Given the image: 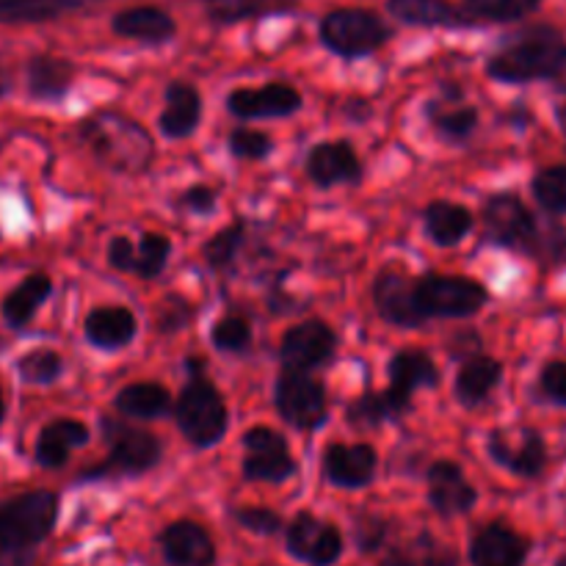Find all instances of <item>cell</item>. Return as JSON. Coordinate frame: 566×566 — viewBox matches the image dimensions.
<instances>
[{"mask_svg":"<svg viewBox=\"0 0 566 566\" xmlns=\"http://www.w3.org/2000/svg\"><path fill=\"white\" fill-rule=\"evenodd\" d=\"M55 514L59 497L48 490L0 503V566H36V547L53 531Z\"/></svg>","mask_w":566,"mask_h":566,"instance_id":"cell-1","label":"cell"},{"mask_svg":"<svg viewBox=\"0 0 566 566\" xmlns=\"http://www.w3.org/2000/svg\"><path fill=\"white\" fill-rule=\"evenodd\" d=\"M81 136L88 149L114 171L138 175L153 160V138L147 130L116 111H99L83 119Z\"/></svg>","mask_w":566,"mask_h":566,"instance_id":"cell-2","label":"cell"},{"mask_svg":"<svg viewBox=\"0 0 566 566\" xmlns=\"http://www.w3.org/2000/svg\"><path fill=\"white\" fill-rule=\"evenodd\" d=\"M564 55L562 36L551 28H536L490 59V75L503 83H528L553 77Z\"/></svg>","mask_w":566,"mask_h":566,"instance_id":"cell-3","label":"cell"},{"mask_svg":"<svg viewBox=\"0 0 566 566\" xmlns=\"http://www.w3.org/2000/svg\"><path fill=\"white\" fill-rule=\"evenodd\" d=\"M177 426L186 440L197 448H210L224 437L227 407L221 392L202 379H193L175 403Z\"/></svg>","mask_w":566,"mask_h":566,"instance_id":"cell-4","label":"cell"},{"mask_svg":"<svg viewBox=\"0 0 566 566\" xmlns=\"http://www.w3.org/2000/svg\"><path fill=\"white\" fill-rule=\"evenodd\" d=\"M390 39V28L365 9H335L321 20V42L337 55L359 59L379 50Z\"/></svg>","mask_w":566,"mask_h":566,"instance_id":"cell-5","label":"cell"},{"mask_svg":"<svg viewBox=\"0 0 566 566\" xmlns=\"http://www.w3.org/2000/svg\"><path fill=\"white\" fill-rule=\"evenodd\" d=\"M418 307L426 318H468L486 304L490 293L470 276L429 274L415 282Z\"/></svg>","mask_w":566,"mask_h":566,"instance_id":"cell-6","label":"cell"},{"mask_svg":"<svg viewBox=\"0 0 566 566\" xmlns=\"http://www.w3.org/2000/svg\"><path fill=\"white\" fill-rule=\"evenodd\" d=\"M276 409L296 429H318L329 412L324 385L310 374L285 370L276 379Z\"/></svg>","mask_w":566,"mask_h":566,"instance_id":"cell-7","label":"cell"},{"mask_svg":"<svg viewBox=\"0 0 566 566\" xmlns=\"http://www.w3.org/2000/svg\"><path fill=\"white\" fill-rule=\"evenodd\" d=\"M296 473L287 440L269 426H254L243 434V475L252 481H280Z\"/></svg>","mask_w":566,"mask_h":566,"instance_id":"cell-8","label":"cell"},{"mask_svg":"<svg viewBox=\"0 0 566 566\" xmlns=\"http://www.w3.org/2000/svg\"><path fill=\"white\" fill-rule=\"evenodd\" d=\"M285 547L298 562L332 566L343 556V536L332 523H321L313 514H296L285 528Z\"/></svg>","mask_w":566,"mask_h":566,"instance_id":"cell-9","label":"cell"},{"mask_svg":"<svg viewBox=\"0 0 566 566\" xmlns=\"http://www.w3.org/2000/svg\"><path fill=\"white\" fill-rule=\"evenodd\" d=\"M337 337L321 321H304V324L287 329V335L280 343V359L285 370H298V374H310L318 365L329 363L335 354Z\"/></svg>","mask_w":566,"mask_h":566,"instance_id":"cell-10","label":"cell"},{"mask_svg":"<svg viewBox=\"0 0 566 566\" xmlns=\"http://www.w3.org/2000/svg\"><path fill=\"white\" fill-rule=\"evenodd\" d=\"M484 227L486 238L501 247H525L534 241L536 221L523 199L514 193H495L484 205Z\"/></svg>","mask_w":566,"mask_h":566,"instance_id":"cell-11","label":"cell"},{"mask_svg":"<svg viewBox=\"0 0 566 566\" xmlns=\"http://www.w3.org/2000/svg\"><path fill=\"white\" fill-rule=\"evenodd\" d=\"M374 304L381 313V318L390 324L415 329L426 321V315L418 307V293H415V280H409L403 271L385 269L374 280Z\"/></svg>","mask_w":566,"mask_h":566,"instance_id":"cell-12","label":"cell"},{"mask_svg":"<svg viewBox=\"0 0 566 566\" xmlns=\"http://www.w3.org/2000/svg\"><path fill=\"white\" fill-rule=\"evenodd\" d=\"M230 114L241 119H271V116L296 114L302 108V94L287 83H265L260 88H235L227 97Z\"/></svg>","mask_w":566,"mask_h":566,"instance_id":"cell-13","label":"cell"},{"mask_svg":"<svg viewBox=\"0 0 566 566\" xmlns=\"http://www.w3.org/2000/svg\"><path fill=\"white\" fill-rule=\"evenodd\" d=\"M103 429L111 442V464L119 468L122 473L138 475L158 464L160 442L149 431L127 429L125 423H116V420L103 423Z\"/></svg>","mask_w":566,"mask_h":566,"instance_id":"cell-14","label":"cell"},{"mask_svg":"<svg viewBox=\"0 0 566 566\" xmlns=\"http://www.w3.org/2000/svg\"><path fill=\"white\" fill-rule=\"evenodd\" d=\"M479 495H475L473 484L464 479L462 468L448 459L434 462L429 470V503L437 514L442 517H457V514L470 512L475 506Z\"/></svg>","mask_w":566,"mask_h":566,"instance_id":"cell-15","label":"cell"},{"mask_svg":"<svg viewBox=\"0 0 566 566\" xmlns=\"http://www.w3.org/2000/svg\"><path fill=\"white\" fill-rule=\"evenodd\" d=\"M379 457L370 446H332L324 453V475L343 490H363L374 481Z\"/></svg>","mask_w":566,"mask_h":566,"instance_id":"cell-16","label":"cell"},{"mask_svg":"<svg viewBox=\"0 0 566 566\" xmlns=\"http://www.w3.org/2000/svg\"><path fill=\"white\" fill-rule=\"evenodd\" d=\"M490 453L497 464L509 468L512 473L523 475V479H536L545 470L547 462L545 440L534 429L520 431L517 442H512V437L506 431H492Z\"/></svg>","mask_w":566,"mask_h":566,"instance_id":"cell-17","label":"cell"},{"mask_svg":"<svg viewBox=\"0 0 566 566\" xmlns=\"http://www.w3.org/2000/svg\"><path fill=\"white\" fill-rule=\"evenodd\" d=\"M528 539L520 536L503 523H492L475 534L470 545V564L473 566H525L528 558Z\"/></svg>","mask_w":566,"mask_h":566,"instance_id":"cell-18","label":"cell"},{"mask_svg":"<svg viewBox=\"0 0 566 566\" xmlns=\"http://www.w3.org/2000/svg\"><path fill=\"white\" fill-rule=\"evenodd\" d=\"M160 551L171 566H210L216 547L208 531L191 520H177L160 534Z\"/></svg>","mask_w":566,"mask_h":566,"instance_id":"cell-19","label":"cell"},{"mask_svg":"<svg viewBox=\"0 0 566 566\" xmlns=\"http://www.w3.org/2000/svg\"><path fill=\"white\" fill-rule=\"evenodd\" d=\"M307 175L324 188L354 182L359 180V158L348 142L315 144L307 155Z\"/></svg>","mask_w":566,"mask_h":566,"instance_id":"cell-20","label":"cell"},{"mask_svg":"<svg viewBox=\"0 0 566 566\" xmlns=\"http://www.w3.org/2000/svg\"><path fill=\"white\" fill-rule=\"evenodd\" d=\"M440 381L437 374V365L429 354L418 352V348H407V352H398L390 359V387L392 392L401 401L412 403V392L420 387H434Z\"/></svg>","mask_w":566,"mask_h":566,"instance_id":"cell-21","label":"cell"},{"mask_svg":"<svg viewBox=\"0 0 566 566\" xmlns=\"http://www.w3.org/2000/svg\"><path fill=\"white\" fill-rule=\"evenodd\" d=\"M88 442V429L81 420H53L39 431L36 462L42 468L55 470L70 462V453Z\"/></svg>","mask_w":566,"mask_h":566,"instance_id":"cell-22","label":"cell"},{"mask_svg":"<svg viewBox=\"0 0 566 566\" xmlns=\"http://www.w3.org/2000/svg\"><path fill=\"white\" fill-rule=\"evenodd\" d=\"M202 119V97L191 83H171L166 88V108L160 114V130L169 138L191 136Z\"/></svg>","mask_w":566,"mask_h":566,"instance_id":"cell-23","label":"cell"},{"mask_svg":"<svg viewBox=\"0 0 566 566\" xmlns=\"http://www.w3.org/2000/svg\"><path fill=\"white\" fill-rule=\"evenodd\" d=\"M86 337L103 352L125 348L136 337V315L127 307H97L86 318Z\"/></svg>","mask_w":566,"mask_h":566,"instance_id":"cell-24","label":"cell"},{"mask_svg":"<svg viewBox=\"0 0 566 566\" xmlns=\"http://www.w3.org/2000/svg\"><path fill=\"white\" fill-rule=\"evenodd\" d=\"M114 31L125 39L160 44L175 36L177 25L158 6H136V9H125L114 17Z\"/></svg>","mask_w":566,"mask_h":566,"instance_id":"cell-25","label":"cell"},{"mask_svg":"<svg viewBox=\"0 0 566 566\" xmlns=\"http://www.w3.org/2000/svg\"><path fill=\"white\" fill-rule=\"evenodd\" d=\"M387 9L396 20L407 22V25L459 28L470 22V17H464L446 0H387Z\"/></svg>","mask_w":566,"mask_h":566,"instance_id":"cell-26","label":"cell"},{"mask_svg":"<svg viewBox=\"0 0 566 566\" xmlns=\"http://www.w3.org/2000/svg\"><path fill=\"white\" fill-rule=\"evenodd\" d=\"M503 368L497 359L492 357H473L459 368L457 376V398L464 407H479L490 398V392L495 390L497 381H501Z\"/></svg>","mask_w":566,"mask_h":566,"instance_id":"cell-27","label":"cell"},{"mask_svg":"<svg viewBox=\"0 0 566 566\" xmlns=\"http://www.w3.org/2000/svg\"><path fill=\"white\" fill-rule=\"evenodd\" d=\"M53 291V282L48 274H31L3 298V318L11 329H22L28 321L36 315V310L42 307L44 298Z\"/></svg>","mask_w":566,"mask_h":566,"instance_id":"cell-28","label":"cell"},{"mask_svg":"<svg viewBox=\"0 0 566 566\" xmlns=\"http://www.w3.org/2000/svg\"><path fill=\"white\" fill-rule=\"evenodd\" d=\"M426 230L437 247H457L473 230V213L457 202H431L426 210Z\"/></svg>","mask_w":566,"mask_h":566,"instance_id":"cell-29","label":"cell"},{"mask_svg":"<svg viewBox=\"0 0 566 566\" xmlns=\"http://www.w3.org/2000/svg\"><path fill=\"white\" fill-rule=\"evenodd\" d=\"M72 70L70 61L55 59V55H36L28 64V88L36 99H61L70 88Z\"/></svg>","mask_w":566,"mask_h":566,"instance_id":"cell-30","label":"cell"},{"mask_svg":"<svg viewBox=\"0 0 566 566\" xmlns=\"http://www.w3.org/2000/svg\"><path fill=\"white\" fill-rule=\"evenodd\" d=\"M171 396L155 381H136L116 396V409L133 420H155L169 412Z\"/></svg>","mask_w":566,"mask_h":566,"instance_id":"cell-31","label":"cell"},{"mask_svg":"<svg viewBox=\"0 0 566 566\" xmlns=\"http://www.w3.org/2000/svg\"><path fill=\"white\" fill-rule=\"evenodd\" d=\"M379 566H459V558L434 536L420 534L407 545H398Z\"/></svg>","mask_w":566,"mask_h":566,"instance_id":"cell-32","label":"cell"},{"mask_svg":"<svg viewBox=\"0 0 566 566\" xmlns=\"http://www.w3.org/2000/svg\"><path fill=\"white\" fill-rule=\"evenodd\" d=\"M81 6L83 0H0V22H48Z\"/></svg>","mask_w":566,"mask_h":566,"instance_id":"cell-33","label":"cell"},{"mask_svg":"<svg viewBox=\"0 0 566 566\" xmlns=\"http://www.w3.org/2000/svg\"><path fill=\"white\" fill-rule=\"evenodd\" d=\"M296 0H208V14L216 22H238L249 17L287 11Z\"/></svg>","mask_w":566,"mask_h":566,"instance_id":"cell-34","label":"cell"},{"mask_svg":"<svg viewBox=\"0 0 566 566\" xmlns=\"http://www.w3.org/2000/svg\"><path fill=\"white\" fill-rule=\"evenodd\" d=\"M61 368H64V363L53 348H33L17 359V374L28 385H50V381L59 379Z\"/></svg>","mask_w":566,"mask_h":566,"instance_id":"cell-35","label":"cell"},{"mask_svg":"<svg viewBox=\"0 0 566 566\" xmlns=\"http://www.w3.org/2000/svg\"><path fill=\"white\" fill-rule=\"evenodd\" d=\"M534 197L547 213H566V166H551L534 177Z\"/></svg>","mask_w":566,"mask_h":566,"instance_id":"cell-36","label":"cell"},{"mask_svg":"<svg viewBox=\"0 0 566 566\" xmlns=\"http://www.w3.org/2000/svg\"><path fill=\"white\" fill-rule=\"evenodd\" d=\"M210 340L219 352L235 354L247 352L249 343H252V326H249L247 318H238V315H227L210 332Z\"/></svg>","mask_w":566,"mask_h":566,"instance_id":"cell-37","label":"cell"},{"mask_svg":"<svg viewBox=\"0 0 566 566\" xmlns=\"http://www.w3.org/2000/svg\"><path fill=\"white\" fill-rule=\"evenodd\" d=\"M171 252V243L158 232H147L142 243L136 247V274L142 276H158L164 271L166 258Z\"/></svg>","mask_w":566,"mask_h":566,"instance_id":"cell-38","label":"cell"},{"mask_svg":"<svg viewBox=\"0 0 566 566\" xmlns=\"http://www.w3.org/2000/svg\"><path fill=\"white\" fill-rule=\"evenodd\" d=\"M243 243V227L232 224L227 230L216 232L208 243H205V260H208L210 269H227L232 263V258L238 254Z\"/></svg>","mask_w":566,"mask_h":566,"instance_id":"cell-39","label":"cell"},{"mask_svg":"<svg viewBox=\"0 0 566 566\" xmlns=\"http://www.w3.org/2000/svg\"><path fill=\"white\" fill-rule=\"evenodd\" d=\"M542 0H468V9L484 20H520L531 14Z\"/></svg>","mask_w":566,"mask_h":566,"instance_id":"cell-40","label":"cell"},{"mask_svg":"<svg viewBox=\"0 0 566 566\" xmlns=\"http://www.w3.org/2000/svg\"><path fill=\"white\" fill-rule=\"evenodd\" d=\"M434 130L446 138H464L479 125V111L475 108H451V111H431Z\"/></svg>","mask_w":566,"mask_h":566,"instance_id":"cell-41","label":"cell"},{"mask_svg":"<svg viewBox=\"0 0 566 566\" xmlns=\"http://www.w3.org/2000/svg\"><path fill=\"white\" fill-rule=\"evenodd\" d=\"M346 418H348V423L368 429V426H379V423H385V420H390V409H387L381 392L379 396H374V392H365V396H359L357 401L346 409Z\"/></svg>","mask_w":566,"mask_h":566,"instance_id":"cell-42","label":"cell"},{"mask_svg":"<svg viewBox=\"0 0 566 566\" xmlns=\"http://www.w3.org/2000/svg\"><path fill=\"white\" fill-rule=\"evenodd\" d=\"M235 523L241 525V528L252 531V534H263V536H274L282 531V517L276 512H271V509L265 506H243V509H235Z\"/></svg>","mask_w":566,"mask_h":566,"instance_id":"cell-43","label":"cell"},{"mask_svg":"<svg viewBox=\"0 0 566 566\" xmlns=\"http://www.w3.org/2000/svg\"><path fill=\"white\" fill-rule=\"evenodd\" d=\"M230 153L235 158L260 160L271 153V138L260 130H249V127H238L230 136Z\"/></svg>","mask_w":566,"mask_h":566,"instance_id":"cell-44","label":"cell"},{"mask_svg":"<svg viewBox=\"0 0 566 566\" xmlns=\"http://www.w3.org/2000/svg\"><path fill=\"white\" fill-rule=\"evenodd\" d=\"M542 392L558 407H566V363H547L542 368Z\"/></svg>","mask_w":566,"mask_h":566,"instance_id":"cell-45","label":"cell"},{"mask_svg":"<svg viewBox=\"0 0 566 566\" xmlns=\"http://www.w3.org/2000/svg\"><path fill=\"white\" fill-rule=\"evenodd\" d=\"M108 263L116 271H136V247L127 238H114L108 247Z\"/></svg>","mask_w":566,"mask_h":566,"instance_id":"cell-46","label":"cell"},{"mask_svg":"<svg viewBox=\"0 0 566 566\" xmlns=\"http://www.w3.org/2000/svg\"><path fill=\"white\" fill-rule=\"evenodd\" d=\"M182 202H186L193 213H210V210L216 208V191L208 186H193L188 188Z\"/></svg>","mask_w":566,"mask_h":566,"instance_id":"cell-47","label":"cell"},{"mask_svg":"<svg viewBox=\"0 0 566 566\" xmlns=\"http://www.w3.org/2000/svg\"><path fill=\"white\" fill-rule=\"evenodd\" d=\"M556 77L558 83H562V88L566 92V48H564V55H562V61H558V70H556Z\"/></svg>","mask_w":566,"mask_h":566,"instance_id":"cell-48","label":"cell"},{"mask_svg":"<svg viewBox=\"0 0 566 566\" xmlns=\"http://www.w3.org/2000/svg\"><path fill=\"white\" fill-rule=\"evenodd\" d=\"M558 125H562V130H564V136H566V105H562V108H558Z\"/></svg>","mask_w":566,"mask_h":566,"instance_id":"cell-49","label":"cell"},{"mask_svg":"<svg viewBox=\"0 0 566 566\" xmlns=\"http://www.w3.org/2000/svg\"><path fill=\"white\" fill-rule=\"evenodd\" d=\"M3 415H6V401H3V392H0V423H3Z\"/></svg>","mask_w":566,"mask_h":566,"instance_id":"cell-50","label":"cell"},{"mask_svg":"<svg viewBox=\"0 0 566 566\" xmlns=\"http://www.w3.org/2000/svg\"><path fill=\"white\" fill-rule=\"evenodd\" d=\"M556 566H566V553H564V556H562V558H558V562H556Z\"/></svg>","mask_w":566,"mask_h":566,"instance_id":"cell-51","label":"cell"}]
</instances>
